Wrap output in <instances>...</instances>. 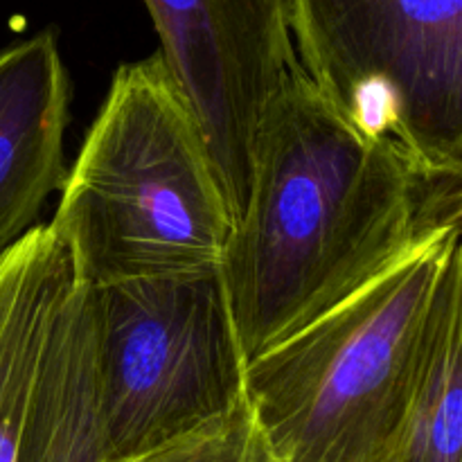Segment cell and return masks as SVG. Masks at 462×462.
<instances>
[{"label":"cell","instance_id":"9c48e42d","mask_svg":"<svg viewBox=\"0 0 462 462\" xmlns=\"http://www.w3.org/2000/svg\"><path fill=\"white\" fill-rule=\"evenodd\" d=\"M75 282L68 251L48 224L0 255V462H16L36 368Z\"/></svg>","mask_w":462,"mask_h":462},{"label":"cell","instance_id":"ba28073f","mask_svg":"<svg viewBox=\"0 0 462 462\" xmlns=\"http://www.w3.org/2000/svg\"><path fill=\"white\" fill-rule=\"evenodd\" d=\"M16 462H113L99 415L90 289L75 282L54 316L23 418Z\"/></svg>","mask_w":462,"mask_h":462},{"label":"cell","instance_id":"8992f818","mask_svg":"<svg viewBox=\"0 0 462 462\" xmlns=\"http://www.w3.org/2000/svg\"><path fill=\"white\" fill-rule=\"evenodd\" d=\"M237 224L266 104L302 70L291 0H144Z\"/></svg>","mask_w":462,"mask_h":462},{"label":"cell","instance_id":"5b68a950","mask_svg":"<svg viewBox=\"0 0 462 462\" xmlns=\"http://www.w3.org/2000/svg\"><path fill=\"white\" fill-rule=\"evenodd\" d=\"M298 61L356 129L462 176V0H291Z\"/></svg>","mask_w":462,"mask_h":462},{"label":"cell","instance_id":"8fae6325","mask_svg":"<svg viewBox=\"0 0 462 462\" xmlns=\"http://www.w3.org/2000/svg\"><path fill=\"white\" fill-rule=\"evenodd\" d=\"M116 462H275L264 433L244 400L226 418L138 458Z\"/></svg>","mask_w":462,"mask_h":462},{"label":"cell","instance_id":"30bf717a","mask_svg":"<svg viewBox=\"0 0 462 462\" xmlns=\"http://www.w3.org/2000/svg\"><path fill=\"white\" fill-rule=\"evenodd\" d=\"M388 462H462V300L447 311L427 377Z\"/></svg>","mask_w":462,"mask_h":462},{"label":"cell","instance_id":"7a4b0ae2","mask_svg":"<svg viewBox=\"0 0 462 462\" xmlns=\"http://www.w3.org/2000/svg\"><path fill=\"white\" fill-rule=\"evenodd\" d=\"M462 228L246 364L244 393L275 462H388L447 311L462 300Z\"/></svg>","mask_w":462,"mask_h":462},{"label":"cell","instance_id":"277c9868","mask_svg":"<svg viewBox=\"0 0 462 462\" xmlns=\"http://www.w3.org/2000/svg\"><path fill=\"white\" fill-rule=\"evenodd\" d=\"M90 302L113 462L199 431L246 400V359L219 269L122 280L90 289Z\"/></svg>","mask_w":462,"mask_h":462},{"label":"cell","instance_id":"52a82bcc","mask_svg":"<svg viewBox=\"0 0 462 462\" xmlns=\"http://www.w3.org/2000/svg\"><path fill=\"white\" fill-rule=\"evenodd\" d=\"M70 77L43 30L0 48V255L36 224L66 180Z\"/></svg>","mask_w":462,"mask_h":462},{"label":"cell","instance_id":"3957f363","mask_svg":"<svg viewBox=\"0 0 462 462\" xmlns=\"http://www.w3.org/2000/svg\"><path fill=\"white\" fill-rule=\"evenodd\" d=\"M48 226L90 289L219 269L235 221L158 52L113 72Z\"/></svg>","mask_w":462,"mask_h":462},{"label":"cell","instance_id":"6da1fadb","mask_svg":"<svg viewBox=\"0 0 462 462\" xmlns=\"http://www.w3.org/2000/svg\"><path fill=\"white\" fill-rule=\"evenodd\" d=\"M460 228L462 176L356 129L298 70L266 104L219 264L246 364Z\"/></svg>","mask_w":462,"mask_h":462}]
</instances>
